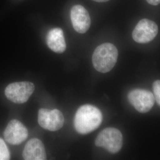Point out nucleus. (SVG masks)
Wrapping results in <instances>:
<instances>
[{"label":"nucleus","mask_w":160,"mask_h":160,"mask_svg":"<svg viewBox=\"0 0 160 160\" xmlns=\"http://www.w3.org/2000/svg\"><path fill=\"white\" fill-rule=\"evenodd\" d=\"M102 120V113L97 108L90 104L83 105L75 115V128L78 133L86 135L97 129Z\"/></svg>","instance_id":"f257e3e1"},{"label":"nucleus","mask_w":160,"mask_h":160,"mask_svg":"<svg viewBox=\"0 0 160 160\" xmlns=\"http://www.w3.org/2000/svg\"><path fill=\"white\" fill-rule=\"evenodd\" d=\"M118 57V51L114 45L105 43L98 46L94 51L92 62L97 71L106 73L116 65Z\"/></svg>","instance_id":"f03ea898"},{"label":"nucleus","mask_w":160,"mask_h":160,"mask_svg":"<svg viewBox=\"0 0 160 160\" xmlns=\"http://www.w3.org/2000/svg\"><path fill=\"white\" fill-rule=\"evenodd\" d=\"M95 145L98 147H103L112 154H116L122 147V134L119 129L114 128H106L98 135Z\"/></svg>","instance_id":"7ed1b4c3"},{"label":"nucleus","mask_w":160,"mask_h":160,"mask_svg":"<svg viewBox=\"0 0 160 160\" xmlns=\"http://www.w3.org/2000/svg\"><path fill=\"white\" fill-rule=\"evenodd\" d=\"M34 90V85L31 82H13L6 87V96L12 102L22 104L26 102Z\"/></svg>","instance_id":"20e7f679"},{"label":"nucleus","mask_w":160,"mask_h":160,"mask_svg":"<svg viewBox=\"0 0 160 160\" xmlns=\"http://www.w3.org/2000/svg\"><path fill=\"white\" fill-rule=\"evenodd\" d=\"M129 102L138 112L145 113L149 112L154 105V94L144 89L136 88L128 94Z\"/></svg>","instance_id":"39448f33"},{"label":"nucleus","mask_w":160,"mask_h":160,"mask_svg":"<svg viewBox=\"0 0 160 160\" xmlns=\"http://www.w3.org/2000/svg\"><path fill=\"white\" fill-rule=\"evenodd\" d=\"M158 32V26L154 22L147 18L141 20L132 32V38L139 43H147L156 37Z\"/></svg>","instance_id":"423d86ee"},{"label":"nucleus","mask_w":160,"mask_h":160,"mask_svg":"<svg viewBox=\"0 0 160 160\" xmlns=\"http://www.w3.org/2000/svg\"><path fill=\"white\" fill-rule=\"evenodd\" d=\"M38 122L43 129L56 131L63 126L64 118L62 112L58 109H40L38 113Z\"/></svg>","instance_id":"0eeeda50"},{"label":"nucleus","mask_w":160,"mask_h":160,"mask_svg":"<svg viewBox=\"0 0 160 160\" xmlns=\"http://www.w3.org/2000/svg\"><path fill=\"white\" fill-rule=\"evenodd\" d=\"M4 137L8 143L18 145L28 137V131L22 123L14 119L8 123L4 132Z\"/></svg>","instance_id":"6e6552de"},{"label":"nucleus","mask_w":160,"mask_h":160,"mask_svg":"<svg viewBox=\"0 0 160 160\" xmlns=\"http://www.w3.org/2000/svg\"><path fill=\"white\" fill-rule=\"evenodd\" d=\"M72 26L79 33H85L90 27L91 19L88 11L83 6L76 5L71 11Z\"/></svg>","instance_id":"1a4fd4ad"},{"label":"nucleus","mask_w":160,"mask_h":160,"mask_svg":"<svg viewBox=\"0 0 160 160\" xmlns=\"http://www.w3.org/2000/svg\"><path fill=\"white\" fill-rule=\"evenodd\" d=\"M23 157L26 160H45L46 151L43 142L40 139L33 138L26 144L23 151Z\"/></svg>","instance_id":"9d476101"},{"label":"nucleus","mask_w":160,"mask_h":160,"mask_svg":"<svg viewBox=\"0 0 160 160\" xmlns=\"http://www.w3.org/2000/svg\"><path fill=\"white\" fill-rule=\"evenodd\" d=\"M46 43L52 51L62 53L66 50V43L63 30L60 28H54L49 30L46 37Z\"/></svg>","instance_id":"9b49d317"},{"label":"nucleus","mask_w":160,"mask_h":160,"mask_svg":"<svg viewBox=\"0 0 160 160\" xmlns=\"http://www.w3.org/2000/svg\"><path fill=\"white\" fill-rule=\"evenodd\" d=\"M10 159V154L5 142L0 138V160Z\"/></svg>","instance_id":"f8f14e48"},{"label":"nucleus","mask_w":160,"mask_h":160,"mask_svg":"<svg viewBox=\"0 0 160 160\" xmlns=\"http://www.w3.org/2000/svg\"><path fill=\"white\" fill-rule=\"evenodd\" d=\"M153 92L155 101L160 106V80H157L153 83Z\"/></svg>","instance_id":"ddd939ff"},{"label":"nucleus","mask_w":160,"mask_h":160,"mask_svg":"<svg viewBox=\"0 0 160 160\" xmlns=\"http://www.w3.org/2000/svg\"><path fill=\"white\" fill-rule=\"evenodd\" d=\"M147 2L152 6H157L160 4V0H146Z\"/></svg>","instance_id":"4468645a"},{"label":"nucleus","mask_w":160,"mask_h":160,"mask_svg":"<svg viewBox=\"0 0 160 160\" xmlns=\"http://www.w3.org/2000/svg\"><path fill=\"white\" fill-rule=\"evenodd\" d=\"M96 2H107L109 0H93Z\"/></svg>","instance_id":"2eb2a0df"}]
</instances>
